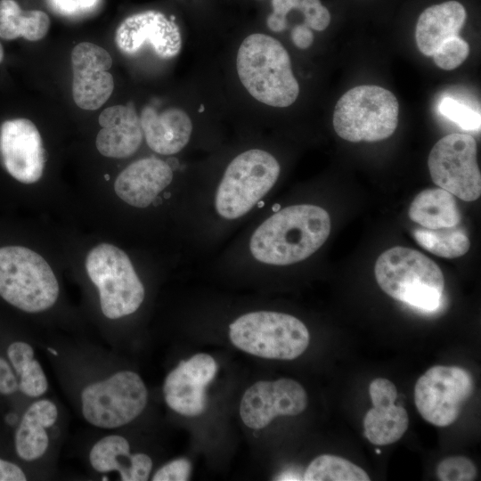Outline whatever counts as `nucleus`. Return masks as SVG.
Listing matches in <instances>:
<instances>
[{"mask_svg":"<svg viewBox=\"0 0 481 481\" xmlns=\"http://www.w3.org/2000/svg\"><path fill=\"white\" fill-rule=\"evenodd\" d=\"M173 179L168 163L155 157L138 159L118 175L116 194L127 204L136 208L150 206Z\"/></svg>","mask_w":481,"mask_h":481,"instance_id":"f3484780","label":"nucleus"},{"mask_svg":"<svg viewBox=\"0 0 481 481\" xmlns=\"http://www.w3.org/2000/svg\"><path fill=\"white\" fill-rule=\"evenodd\" d=\"M117 47L125 54L136 53L144 44L164 59L176 56L182 48L177 24L164 13L149 10L126 18L115 33Z\"/></svg>","mask_w":481,"mask_h":481,"instance_id":"2eb2a0df","label":"nucleus"},{"mask_svg":"<svg viewBox=\"0 0 481 481\" xmlns=\"http://www.w3.org/2000/svg\"><path fill=\"white\" fill-rule=\"evenodd\" d=\"M305 481H369L370 477L359 466L339 456L322 454L306 468Z\"/></svg>","mask_w":481,"mask_h":481,"instance_id":"cd10ccee","label":"nucleus"},{"mask_svg":"<svg viewBox=\"0 0 481 481\" xmlns=\"http://www.w3.org/2000/svg\"><path fill=\"white\" fill-rule=\"evenodd\" d=\"M374 273L380 289L394 299L426 312L439 307L443 273L418 250L399 246L386 250L378 257Z\"/></svg>","mask_w":481,"mask_h":481,"instance_id":"7ed1b4c3","label":"nucleus"},{"mask_svg":"<svg viewBox=\"0 0 481 481\" xmlns=\"http://www.w3.org/2000/svg\"><path fill=\"white\" fill-rule=\"evenodd\" d=\"M412 234L423 249L445 258L463 256L470 246L468 233L461 224L438 229L415 228Z\"/></svg>","mask_w":481,"mask_h":481,"instance_id":"bb28decb","label":"nucleus"},{"mask_svg":"<svg viewBox=\"0 0 481 481\" xmlns=\"http://www.w3.org/2000/svg\"><path fill=\"white\" fill-rule=\"evenodd\" d=\"M23 470L16 464L0 459V481H25Z\"/></svg>","mask_w":481,"mask_h":481,"instance_id":"4c0bfd02","label":"nucleus"},{"mask_svg":"<svg viewBox=\"0 0 481 481\" xmlns=\"http://www.w3.org/2000/svg\"><path fill=\"white\" fill-rule=\"evenodd\" d=\"M376 452H377V453H380V451H379V450H376Z\"/></svg>","mask_w":481,"mask_h":481,"instance_id":"79ce46f5","label":"nucleus"},{"mask_svg":"<svg viewBox=\"0 0 481 481\" xmlns=\"http://www.w3.org/2000/svg\"><path fill=\"white\" fill-rule=\"evenodd\" d=\"M0 157L6 171L19 182L33 183L41 178L45 151L32 121L15 118L1 125Z\"/></svg>","mask_w":481,"mask_h":481,"instance_id":"ddd939ff","label":"nucleus"},{"mask_svg":"<svg viewBox=\"0 0 481 481\" xmlns=\"http://www.w3.org/2000/svg\"><path fill=\"white\" fill-rule=\"evenodd\" d=\"M104 178H105V180H106V181H108V180L110 179V176H109V175H108V174H106V175H104Z\"/></svg>","mask_w":481,"mask_h":481,"instance_id":"a19ab883","label":"nucleus"},{"mask_svg":"<svg viewBox=\"0 0 481 481\" xmlns=\"http://www.w3.org/2000/svg\"><path fill=\"white\" fill-rule=\"evenodd\" d=\"M307 395L304 387L290 379L258 381L242 396L240 414L250 428H262L277 416H295L305 411Z\"/></svg>","mask_w":481,"mask_h":481,"instance_id":"f8f14e48","label":"nucleus"},{"mask_svg":"<svg viewBox=\"0 0 481 481\" xmlns=\"http://www.w3.org/2000/svg\"><path fill=\"white\" fill-rule=\"evenodd\" d=\"M19 388V382L9 363L0 355V393L13 394Z\"/></svg>","mask_w":481,"mask_h":481,"instance_id":"c9c22d12","label":"nucleus"},{"mask_svg":"<svg viewBox=\"0 0 481 481\" xmlns=\"http://www.w3.org/2000/svg\"><path fill=\"white\" fill-rule=\"evenodd\" d=\"M192 465L185 458L174 460L162 466L153 476V481H185L191 475Z\"/></svg>","mask_w":481,"mask_h":481,"instance_id":"473e14b6","label":"nucleus"},{"mask_svg":"<svg viewBox=\"0 0 481 481\" xmlns=\"http://www.w3.org/2000/svg\"><path fill=\"white\" fill-rule=\"evenodd\" d=\"M232 343L250 355L281 360L301 355L309 345L306 326L298 318L277 312H252L230 324Z\"/></svg>","mask_w":481,"mask_h":481,"instance_id":"423d86ee","label":"nucleus"},{"mask_svg":"<svg viewBox=\"0 0 481 481\" xmlns=\"http://www.w3.org/2000/svg\"><path fill=\"white\" fill-rule=\"evenodd\" d=\"M330 232L328 212L309 204L276 211L254 232L249 249L258 261L287 265L300 262L318 250Z\"/></svg>","mask_w":481,"mask_h":481,"instance_id":"f257e3e1","label":"nucleus"},{"mask_svg":"<svg viewBox=\"0 0 481 481\" xmlns=\"http://www.w3.org/2000/svg\"><path fill=\"white\" fill-rule=\"evenodd\" d=\"M53 8L63 15H77L94 9L98 0H49Z\"/></svg>","mask_w":481,"mask_h":481,"instance_id":"f704fd0d","label":"nucleus"},{"mask_svg":"<svg viewBox=\"0 0 481 481\" xmlns=\"http://www.w3.org/2000/svg\"><path fill=\"white\" fill-rule=\"evenodd\" d=\"M305 16V24L317 31L324 30L330 22V14L320 0H301L298 8Z\"/></svg>","mask_w":481,"mask_h":481,"instance_id":"2f4dec72","label":"nucleus"},{"mask_svg":"<svg viewBox=\"0 0 481 481\" xmlns=\"http://www.w3.org/2000/svg\"><path fill=\"white\" fill-rule=\"evenodd\" d=\"M279 174L277 159L265 151L252 149L239 154L217 188V213L227 219L245 215L272 189Z\"/></svg>","mask_w":481,"mask_h":481,"instance_id":"0eeeda50","label":"nucleus"},{"mask_svg":"<svg viewBox=\"0 0 481 481\" xmlns=\"http://www.w3.org/2000/svg\"><path fill=\"white\" fill-rule=\"evenodd\" d=\"M102 126L95 144L108 158L122 159L133 155L140 147L143 129L135 110L131 105H115L103 110L98 118Z\"/></svg>","mask_w":481,"mask_h":481,"instance_id":"a211bd4d","label":"nucleus"},{"mask_svg":"<svg viewBox=\"0 0 481 481\" xmlns=\"http://www.w3.org/2000/svg\"><path fill=\"white\" fill-rule=\"evenodd\" d=\"M86 268L99 290L102 312L107 318H121L139 308L144 288L122 249L109 243L94 247L86 257Z\"/></svg>","mask_w":481,"mask_h":481,"instance_id":"6e6552de","label":"nucleus"},{"mask_svg":"<svg viewBox=\"0 0 481 481\" xmlns=\"http://www.w3.org/2000/svg\"><path fill=\"white\" fill-rule=\"evenodd\" d=\"M301 0H272L273 12L266 23L273 32H281L287 28V14L292 9H298Z\"/></svg>","mask_w":481,"mask_h":481,"instance_id":"72a5a7b5","label":"nucleus"},{"mask_svg":"<svg viewBox=\"0 0 481 481\" xmlns=\"http://www.w3.org/2000/svg\"><path fill=\"white\" fill-rule=\"evenodd\" d=\"M147 388L141 377L130 371L86 386L81 393L82 413L92 425L102 428L124 426L144 410Z\"/></svg>","mask_w":481,"mask_h":481,"instance_id":"1a4fd4ad","label":"nucleus"},{"mask_svg":"<svg viewBox=\"0 0 481 481\" xmlns=\"http://www.w3.org/2000/svg\"><path fill=\"white\" fill-rule=\"evenodd\" d=\"M440 114L467 131L480 129L481 117L479 110L452 96H444L439 104Z\"/></svg>","mask_w":481,"mask_h":481,"instance_id":"c85d7f7f","label":"nucleus"},{"mask_svg":"<svg viewBox=\"0 0 481 481\" xmlns=\"http://www.w3.org/2000/svg\"><path fill=\"white\" fill-rule=\"evenodd\" d=\"M128 441L118 435L107 436L94 444L89 454L92 467L98 472L118 471L123 481H145L152 468L144 453L130 454Z\"/></svg>","mask_w":481,"mask_h":481,"instance_id":"aec40b11","label":"nucleus"},{"mask_svg":"<svg viewBox=\"0 0 481 481\" xmlns=\"http://www.w3.org/2000/svg\"><path fill=\"white\" fill-rule=\"evenodd\" d=\"M48 350H49L52 354L57 355V353H56L54 350H53L52 348H48Z\"/></svg>","mask_w":481,"mask_h":481,"instance_id":"ea45409f","label":"nucleus"},{"mask_svg":"<svg viewBox=\"0 0 481 481\" xmlns=\"http://www.w3.org/2000/svg\"><path fill=\"white\" fill-rule=\"evenodd\" d=\"M7 355L20 376V390L29 397L44 395L48 388V382L44 370L34 358L30 345L22 341L13 342L7 349Z\"/></svg>","mask_w":481,"mask_h":481,"instance_id":"a878e982","label":"nucleus"},{"mask_svg":"<svg viewBox=\"0 0 481 481\" xmlns=\"http://www.w3.org/2000/svg\"><path fill=\"white\" fill-rule=\"evenodd\" d=\"M465 20V8L457 1H447L425 9L418 19L415 30L420 52L432 56L444 41L459 36Z\"/></svg>","mask_w":481,"mask_h":481,"instance_id":"412c9836","label":"nucleus"},{"mask_svg":"<svg viewBox=\"0 0 481 481\" xmlns=\"http://www.w3.org/2000/svg\"><path fill=\"white\" fill-rule=\"evenodd\" d=\"M399 104L387 89L378 86H355L338 101L333 127L342 139L377 142L391 136L397 127Z\"/></svg>","mask_w":481,"mask_h":481,"instance_id":"39448f33","label":"nucleus"},{"mask_svg":"<svg viewBox=\"0 0 481 481\" xmlns=\"http://www.w3.org/2000/svg\"><path fill=\"white\" fill-rule=\"evenodd\" d=\"M363 418L364 436L373 444L387 445L398 441L406 432V410L395 402L372 404Z\"/></svg>","mask_w":481,"mask_h":481,"instance_id":"b1692460","label":"nucleus"},{"mask_svg":"<svg viewBox=\"0 0 481 481\" xmlns=\"http://www.w3.org/2000/svg\"><path fill=\"white\" fill-rule=\"evenodd\" d=\"M3 59H4V49L0 43V62L3 61Z\"/></svg>","mask_w":481,"mask_h":481,"instance_id":"58836bf2","label":"nucleus"},{"mask_svg":"<svg viewBox=\"0 0 481 481\" xmlns=\"http://www.w3.org/2000/svg\"><path fill=\"white\" fill-rule=\"evenodd\" d=\"M476 475V466L464 456L445 458L436 468V476L442 481H470Z\"/></svg>","mask_w":481,"mask_h":481,"instance_id":"7c9ffc66","label":"nucleus"},{"mask_svg":"<svg viewBox=\"0 0 481 481\" xmlns=\"http://www.w3.org/2000/svg\"><path fill=\"white\" fill-rule=\"evenodd\" d=\"M469 53V44L459 36H455L444 41L432 56L437 67L452 70L459 67Z\"/></svg>","mask_w":481,"mask_h":481,"instance_id":"c756f323","label":"nucleus"},{"mask_svg":"<svg viewBox=\"0 0 481 481\" xmlns=\"http://www.w3.org/2000/svg\"><path fill=\"white\" fill-rule=\"evenodd\" d=\"M428 166L433 182L465 201L481 194V174L476 140L467 134H450L432 148Z\"/></svg>","mask_w":481,"mask_h":481,"instance_id":"9b49d317","label":"nucleus"},{"mask_svg":"<svg viewBox=\"0 0 481 481\" xmlns=\"http://www.w3.org/2000/svg\"><path fill=\"white\" fill-rule=\"evenodd\" d=\"M73 71L72 95L75 103L83 110H94L102 107L114 89L110 53L89 42L77 44L71 53Z\"/></svg>","mask_w":481,"mask_h":481,"instance_id":"4468645a","label":"nucleus"},{"mask_svg":"<svg viewBox=\"0 0 481 481\" xmlns=\"http://www.w3.org/2000/svg\"><path fill=\"white\" fill-rule=\"evenodd\" d=\"M236 68L243 86L262 103L285 108L298 96L289 55L270 36L254 33L247 37L239 47Z\"/></svg>","mask_w":481,"mask_h":481,"instance_id":"f03ea898","label":"nucleus"},{"mask_svg":"<svg viewBox=\"0 0 481 481\" xmlns=\"http://www.w3.org/2000/svg\"><path fill=\"white\" fill-rule=\"evenodd\" d=\"M218 366L207 354H198L181 362L167 376L163 393L167 404L184 416H198L206 410V387L214 379Z\"/></svg>","mask_w":481,"mask_h":481,"instance_id":"dca6fc26","label":"nucleus"},{"mask_svg":"<svg viewBox=\"0 0 481 481\" xmlns=\"http://www.w3.org/2000/svg\"><path fill=\"white\" fill-rule=\"evenodd\" d=\"M408 214L412 221L428 229L452 227L461 221L453 195L442 188L420 192L411 203Z\"/></svg>","mask_w":481,"mask_h":481,"instance_id":"5701e85b","label":"nucleus"},{"mask_svg":"<svg viewBox=\"0 0 481 481\" xmlns=\"http://www.w3.org/2000/svg\"><path fill=\"white\" fill-rule=\"evenodd\" d=\"M50 28L48 15L40 10L23 11L14 0H0V37H22L29 41L42 39Z\"/></svg>","mask_w":481,"mask_h":481,"instance_id":"393cba45","label":"nucleus"},{"mask_svg":"<svg viewBox=\"0 0 481 481\" xmlns=\"http://www.w3.org/2000/svg\"><path fill=\"white\" fill-rule=\"evenodd\" d=\"M57 417V407L50 400H38L27 409L15 433V449L20 459L32 461L45 454L49 444L46 428Z\"/></svg>","mask_w":481,"mask_h":481,"instance_id":"4be33fe9","label":"nucleus"},{"mask_svg":"<svg viewBox=\"0 0 481 481\" xmlns=\"http://www.w3.org/2000/svg\"><path fill=\"white\" fill-rule=\"evenodd\" d=\"M473 389V378L467 370L436 365L418 379L414 403L426 421L436 427H446L458 419Z\"/></svg>","mask_w":481,"mask_h":481,"instance_id":"9d476101","label":"nucleus"},{"mask_svg":"<svg viewBox=\"0 0 481 481\" xmlns=\"http://www.w3.org/2000/svg\"><path fill=\"white\" fill-rule=\"evenodd\" d=\"M0 296L13 306L38 313L54 305L58 281L48 263L20 246L0 248Z\"/></svg>","mask_w":481,"mask_h":481,"instance_id":"20e7f679","label":"nucleus"},{"mask_svg":"<svg viewBox=\"0 0 481 481\" xmlns=\"http://www.w3.org/2000/svg\"><path fill=\"white\" fill-rule=\"evenodd\" d=\"M290 36L293 44L300 49L308 48L314 41V34L305 23L295 26Z\"/></svg>","mask_w":481,"mask_h":481,"instance_id":"e433bc0d","label":"nucleus"},{"mask_svg":"<svg viewBox=\"0 0 481 481\" xmlns=\"http://www.w3.org/2000/svg\"><path fill=\"white\" fill-rule=\"evenodd\" d=\"M140 123L148 146L163 155L180 151L188 143L192 131L190 117L177 108L158 113L146 106L142 110Z\"/></svg>","mask_w":481,"mask_h":481,"instance_id":"6ab92c4d","label":"nucleus"}]
</instances>
